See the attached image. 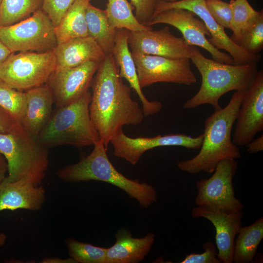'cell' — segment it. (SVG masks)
I'll use <instances>...</instances> for the list:
<instances>
[{"label": "cell", "mask_w": 263, "mask_h": 263, "mask_svg": "<svg viewBox=\"0 0 263 263\" xmlns=\"http://www.w3.org/2000/svg\"><path fill=\"white\" fill-rule=\"evenodd\" d=\"M89 112L91 119L107 148L124 125L140 124L145 116L138 103L131 95L112 55L102 61L92 82Z\"/></svg>", "instance_id": "cell-1"}, {"label": "cell", "mask_w": 263, "mask_h": 263, "mask_svg": "<svg viewBox=\"0 0 263 263\" xmlns=\"http://www.w3.org/2000/svg\"><path fill=\"white\" fill-rule=\"evenodd\" d=\"M244 92L235 91L225 107L207 118L200 150L194 157L177 163L181 170L192 174L213 173L221 161L241 157L239 148L232 142L231 132Z\"/></svg>", "instance_id": "cell-2"}, {"label": "cell", "mask_w": 263, "mask_h": 263, "mask_svg": "<svg viewBox=\"0 0 263 263\" xmlns=\"http://www.w3.org/2000/svg\"><path fill=\"white\" fill-rule=\"evenodd\" d=\"M190 60L199 72L202 82L197 93L184 104L187 109L205 104L211 105L215 111L220 109L221 96L231 91H245L259 71L256 63L229 64L207 58L193 46Z\"/></svg>", "instance_id": "cell-3"}, {"label": "cell", "mask_w": 263, "mask_h": 263, "mask_svg": "<svg viewBox=\"0 0 263 263\" xmlns=\"http://www.w3.org/2000/svg\"><path fill=\"white\" fill-rule=\"evenodd\" d=\"M94 146L89 155L59 170L57 176L65 182L96 180L112 184L136 200L143 208H148L156 201L157 193L152 185L128 178L115 168L109 159L107 148L102 140Z\"/></svg>", "instance_id": "cell-4"}, {"label": "cell", "mask_w": 263, "mask_h": 263, "mask_svg": "<svg viewBox=\"0 0 263 263\" xmlns=\"http://www.w3.org/2000/svg\"><path fill=\"white\" fill-rule=\"evenodd\" d=\"M91 94L58 108L39 134L38 140L44 146L63 145L77 147L94 145L101 139L90 116Z\"/></svg>", "instance_id": "cell-5"}, {"label": "cell", "mask_w": 263, "mask_h": 263, "mask_svg": "<svg viewBox=\"0 0 263 263\" xmlns=\"http://www.w3.org/2000/svg\"><path fill=\"white\" fill-rule=\"evenodd\" d=\"M0 153L7 163V181L23 179L41 185L48 166V153L22 124L11 132L0 133Z\"/></svg>", "instance_id": "cell-6"}, {"label": "cell", "mask_w": 263, "mask_h": 263, "mask_svg": "<svg viewBox=\"0 0 263 263\" xmlns=\"http://www.w3.org/2000/svg\"><path fill=\"white\" fill-rule=\"evenodd\" d=\"M56 70L54 50L12 53L0 65V79L20 91L47 82Z\"/></svg>", "instance_id": "cell-7"}, {"label": "cell", "mask_w": 263, "mask_h": 263, "mask_svg": "<svg viewBox=\"0 0 263 263\" xmlns=\"http://www.w3.org/2000/svg\"><path fill=\"white\" fill-rule=\"evenodd\" d=\"M0 40L12 53L45 52L57 45L55 27L42 9L19 22L0 26Z\"/></svg>", "instance_id": "cell-8"}, {"label": "cell", "mask_w": 263, "mask_h": 263, "mask_svg": "<svg viewBox=\"0 0 263 263\" xmlns=\"http://www.w3.org/2000/svg\"><path fill=\"white\" fill-rule=\"evenodd\" d=\"M238 169L235 159L227 158L217 165L212 175L196 183L194 203L227 212L242 211L244 206L235 196L233 178Z\"/></svg>", "instance_id": "cell-9"}, {"label": "cell", "mask_w": 263, "mask_h": 263, "mask_svg": "<svg viewBox=\"0 0 263 263\" xmlns=\"http://www.w3.org/2000/svg\"><path fill=\"white\" fill-rule=\"evenodd\" d=\"M141 88L157 82L191 85L196 82L189 58H171L132 52Z\"/></svg>", "instance_id": "cell-10"}, {"label": "cell", "mask_w": 263, "mask_h": 263, "mask_svg": "<svg viewBox=\"0 0 263 263\" xmlns=\"http://www.w3.org/2000/svg\"><path fill=\"white\" fill-rule=\"evenodd\" d=\"M173 8L187 10L199 17L210 33V38L208 39L209 42L218 50L227 52L232 57L234 64H258L261 55L249 53L234 42L226 34L224 28L211 16L205 0H180L173 2L157 0L153 16L162 11Z\"/></svg>", "instance_id": "cell-11"}, {"label": "cell", "mask_w": 263, "mask_h": 263, "mask_svg": "<svg viewBox=\"0 0 263 263\" xmlns=\"http://www.w3.org/2000/svg\"><path fill=\"white\" fill-rule=\"evenodd\" d=\"M159 23L171 25L179 30L183 38L189 46H197L207 51L213 59L220 62L234 64L232 57L213 46L207 38L210 36L205 23L192 12L183 9L173 8L162 11L153 16L144 25L151 27Z\"/></svg>", "instance_id": "cell-12"}, {"label": "cell", "mask_w": 263, "mask_h": 263, "mask_svg": "<svg viewBox=\"0 0 263 263\" xmlns=\"http://www.w3.org/2000/svg\"><path fill=\"white\" fill-rule=\"evenodd\" d=\"M203 135L193 137L185 134L158 135L154 137H130L120 130L111 139L114 155L135 165L143 154L152 149L165 146H180L189 149H200Z\"/></svg>", "instance_id": "cell-13"}, {"label": "cell", "mask_w": 263, "mask_h": 263, "mask_svg": "<svg viewBox=\"0 0 263 263\" xmlns=\"http://www.w3.org/2000/svg\"><path fill=\"white\" fill-rule=\"evenodd\" d=\"M232 139L237 146H246L263 130V72L259 71L244 92Z\"/></svg>", "instance_id": "cell-14"}, {"label": "cell", "mask_w": 263, "mask_h": 263, "mask_svg": "<svg viewBox=\"0 0 263 263\" xmlns=\"http://www.w3.org/2000/svg\"><path fill=\"white\" fill-rule=\"evenodd\" d=\"M100 63L89 61L55 71L48 81L57 109L75 102L88 91Z\"/></svg>", "instance_id": "cell-15"}, {"label": "cell", "mask_w": 263, "mask_h": 263, "mask_svg": "<svg viewBox=\"0 0 263 263\" xmlns=\"http://www.w3.org/2000/svg\"><path fill=\"white\" fill-rule=\"evenodd\" d=\"M128 44L132 52L171 58H189L192 46L183 38L174 36L169 27L155 31L152 28L143 31H128Z\"/></svg>", "instance_id": "cell-16"}, {"label": "cell", "mask_w": 263, "mask_h": 263, "mask_svg": "<svg viewBox=\"0 0 263 263\" xmlns=\"http://www.w3.org/2000/svg\"><path fill=\"white\" fill-rule=\"evenodd\" d=\"M193 218L209 221L215 231L217 257L222 263H232L235 238L242 226V211L227 212L206 206H197L191 210Z\"/></svg>", "instance_id": "cell-17"}, {"label": "cell", "mask_w": 263, "mask_h": 263, "mask_svg": "<svg viewBox=\"0 0 263 263\" xmlns=\"http://www.w3.org/2000/svg\"><path fill=\"white\" fill-rule=\"evenodd\" d=\"M128 30L118 29L112 55L118 69L120 77L125 78L137 94L142 103L145 116L159 113L162 107L158 101H150L145 96L140 86L135 62L129 48Z\"/></svg>", "instance_id": "cell-18"}, {"label": "cell", "mask_w": 263, "mask_h": 263, "mask_svg": "<svg viewBox=\"0 0 263 263\" xmlns=\"http://www.w3.org/2000/svg\"><path fill=\"white\" fill-rule=\"evenodd\" d=\"M46 200V191L42 186H36L26 179L7 181L0 184V211L24 209L40 210Z\"/></svg>", "instance_id": "cell-19"}, {"label": "cell", "mask_w": 263, "mask_h": 263, "mask_svg": "<svg viewBox=\"0 0 263 263\" xmlns=\"http://www.w3.org/2000/svg\"><path fill=\"white\" fill-rule=\"evenodd\" d=\"M56 70L73 68L86 62H101L106 56L90 37L75 38L58 44L54 49Z\"/></svg>", "instance_id": "cell-20"}, {"label": "cell", "mask_w": 263, "mask_h": 263, "mask_svg": "<svg viewBox=\"0 0 263 263\" xmlns=\"http://www.w3.org/2000/svg\"><path fill=\"white\" fill-rule=\"evenodd\" d=\"M27 105L21 124L25 130L38 139L51 116L54 98L48 85H41L25 92Z\"/></svg>", "instance_id": "cell-21"}, {"label": "cell", "mask_w": 263, "mask_h": 263, "mask_svg": "<svg viewBox=\"0 0 263 263\" xmlns=\"http://www.w3.org/2000/svg\"><path fill=\"white\" fill-rule=\"evenodd\" d=\"M115 242L107 250V263H138L151 250L155 235L150 232L142 238H135L126 228L115 234Z\"/></svg>", "instance_id": "cell-22"}, {"label": "cell", "mask_w": 263, "mask_h": 263, "mask_svg": "<svg viewBox=\"0 0 263 263\" xmlns=\"http://www.w3.org/2000/svg\"><path fill=\"white\" fill-rule=\"evenodd\" d=\"M85 17L88 36L97 43L106 56L112 55L117 30L111 23L105 10L89 3Z\"/></svg>", "instance_id": "cell-23"}, {"label": "cell", "mask_w": 263, "mask_h": 263, "mask_svg": "<svg viewBox=\"0 0 263 263\" xmlns=\"http://www.w3.org/2000/svg\"><path fill=\"white\" fill-rule=\"evenodd\" d=\"M91 0H75L55 27L57 45L70 39L88 36L85 13Z\"/></svg>", "instance_id": "cell-24"}, {"label": "cell", "mask_w": 263, "mask_h": 263, "mask_svg": "<svg viewBox=\"0 0 263 263\" xmlns=\"http://www.w3.org/2000/svg\"><path fill=\"white\" fill-rule=\"evenodd\" d=\"M235 240L233 263H249L253 261L263 238V217L250 225L241 226Z\"/></svg>", "instance_id": "cell-25"}, {"label": "cell", "mask_w": 263, "mask_h": 263, "mask_svg": "<svg viewBox=\"0 0 263 263\" xmlns=\"http://www.w3.org/2000/svg\"><path fill=\"white\" fill-rule=\"evenodd\" d=\"M107 0L105 11L109 21L116 29H125L131 32H139L151 28L137 20L127 0Z\"/></svg>", "instance_id": "cell-26"}, {"label": "cell", "mask_w": 263, "mask_h": 263, "mask_svg": "<svg viewBox=\"0 0 263 263\" xmlns=\"http://www.w3.org/2000/svg\"><path fill=\"white\" fill-rule=\"evenodd\" d=\"M43 0H1L0 26L11 25L41 9Z\"/></svg>", "instance_id": "cell-27"}, {"label": "cell", "mask_w": 263, "mask_h": 263, "mask_svg": "<svg viewBox=\"0 0 263 263\" xmlns=\"http://www.w3.org/2000/svg\"><path fill=\"white\" fill-rule=\"evenodd\" d=\"M232 10L230 29L232 31L231 39L235 43L244 31L255 20L260 11L254 9L247 0H231Z\"/></svg>", "instance_id": "cell-28"}, {"label": "cell", "mask_w": 263, "mask_h": 263, "mask_svg": "<svg viewBox=\"0 0 263 263\" xmlns=\"http://www.w3.org/2000/svg\"><path fill=\"white\" fill-rule=\"evenodd\" d=\"M70 257L75 263H107V248L78 241L73 238L65 241Z\"/></svg>", "instance_id": "cell-29"}, {"label": "cell", "mask_w": 263, "mask_h": 263, "mask_svg": "<svg viewBox=\"0 0 263 263\" xmlns=\"http://www.w3.org/2000/svg\"><path fill=\"white\" fill-rule=\"evenodd\" d=\"M25 93L16 90L0 79V107L21 123L27 105Z\"/></svg>", "instance_id": "cell-30"}, {"label": "cell", "mask_w": 263, "mask_h": 263, "mask_svg": "<svg viewBox=\"0 0 263 263\" xmlns=\"http://www.w3.org/2000/svg\"><path fill=\"white\" fill-rule=\"evenodd\" d=\"M236 44L247 52L258 54L263 48V11L241 35Z\"/></svg>", "instance_id": "cell-31"}, {"label": "cell", "mask_w": 263, "mask_h": 263, "mask_svg": "<svg viewBox=\"0 0 263 263\" xmlns=\"http://www.w3.org/2000/svg\"><path fill=\"white\" fill-rule=\"evenodd\" d=\"M207 8L214 20L223 27L230 29L232 10L229 3L222 0H205Z\"/></svg>", "instance_id": "cell-32"}, {"label": "cell", "mask_w": 263, "mask_h": 263, "mask_svg": "<svg viewBox=\"0 0 263 263\" xmlns=\"http://www.w3.org/2000/svg\"><path fill=\"white\" fill-rule=\"evenodd\" d=\"M75 0H43L42 10L48 15L55 27Z\"/></svg>", "instance_id": "cell-33"}, {"label": "cell", "mask_w": 263, "mask_h": 263, "mask_svg": "<svg viewBox=\"0 0 263 263\" xmlns=\"http://www.w3.org/2000/svg\"><path fill=\"white\" fill-rule=\"evenodd\" d=\"M204 252L200 253H190L187 255L180 263H221L217 257L216 245L211 241H208L203 245Z\"/></svg>", "instance_id": "cell-34"}, {"label": "cell", "mask_w": 263, "mask_h": 263, "mask_svg": "<svg viewBox=\"0 0 263 263\" xmlns=\"http://www.w3.org/2000/svg\"><path fill=\"white\" fill-rule=\"evenodd\" d=\"M157 0H131L135 9V16L143 24L151 19Z\"/></svg>", "instance_id": "cell-35"}, {"label": "cell", "mask_w": 263, "mask_h": 263, "mask_svg": "<svg viewBox=\"0 0 263 263\" xmlns=\"http://www.w3.org/2000/svg\"><path fill=\"white\" fill-rule=\"evenodd\" d=\"M21 123L0 107V133H9Z\"/></svg>", "instance_id": "cell-36"}, {"label": "cell", "mask_w": 263, "mask_h": 263, "mask_svg": "<svg viewBox=\"0 0 263 263\" xmlns=\"http://www.w3.org/2000/svg\"><path fill=\"white\" fill-rule=\"evenodd\" d=\"M247 151L250 153H256L263 150V136H260L256 139H253L248 144Z\"/></svg>", "instance_id": "cell-37"}, {"label": "cell", "mask_w": 263, "mask_h": 263, "mask_svg": "<svg viewBox=\"0 0 263 263\" xmlns=\"http://www.w3.org/2000/svg\"><path fill=\"white\" fill-rule=\"evenodd\" d=\"M8 171V165L4 157L0 153V184L6 177V173Z\"/></svg>", "instance_id": "cell-38"}, {"label": "cell", "mask_w": 263, "mask_h": 263, "mask_svg": "<svg viewBox=\"0 0 263 263\" xmlns=\"http://www.w3.org/2000/svg\"><path fill=\"white\" fill-rule=\"evenodd\" d=\"M12 52L0 40V65L12 54Z\"/></svg>", "instance_id": "cell-39"}, {"label": "cell", "mask_w": 263, "mask_h": 263, "mask_svg": "<svg viewBox=\"0 0 263 263\" xmlns=\"http://www.w3.org/2000/svg\"><path fill=\"white\" fill-rule=\"evenodd\" d=\"M41 263H75V262L71 257L68 259H62L59 258H46L44 259Z\"/></svg>", "instance_id": "cell-40"}, {"label": "cell", "mask_w": 263, "mask_h": 263, "mask_svg": "<svg viewBox=\"0 0 263 263\" xmlns=\"http://www.w3.org/2000/svg\"><path fill=\"white\" fill-rule=\"evenodd\" d=\"M7 236L4 233H0V246L3 245L6 241Z\"/></svg>", "instance_id": "cell-41"}, {"label": "cell", "mask_w": 263, "mask_h": 263, "mask_svg": "<svg viewBox=\"0 0 263 263\" xmlns=\"http://www.w3.org/2000/svg\"><path fill=\"white\" fill-rule=\"evenodd\" d=\"M160 0L165 1V2H173L177 1L180 0Z\"/></svg>", "instance_id": "cell-42"}, {"label": "cell", "mask_w": 263, "mask_h": 263, "mask_svg": "<svg viewBox=\"0 0 263 263\" xmlns=\"http://www.w3.org/2000/svg\"><path fill=\"white\" fill-rule=\"evenodd\" d=\"M1 0H0V3H1Z\"/></svg>", "instance_id": "cell-43"}]
</instances>
